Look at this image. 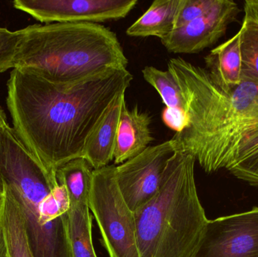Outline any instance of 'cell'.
<instances>
[{
	"instance_id": "6da1fadb",
	"label": "cell",
	"mask_w": 258,
	"mask_h": 257,
	"mask_svg": "<svg viewBox=\"0 0 258 257\" xmlns=\"http://www.w3.org/2000/svg\"><path fill=\"white\" fill-rule=\"evenodd\" d=\"M133 79L111 69L72 84L51 82L14 68L7 81L8 110L18 138L51 172L83 158L91 134Z\"/></svg>"
},
{
	"instance_id": "7a4b0ae2",
	"label": "cell",
	"mask_w": 258,
	"mask_h": 257,
	"mask_svg": "<svg viewBox=\"0 0 258 257\" xmlns=\"http://www.w3.org/2000/svg\"><path fill=\"white\" fill-rule=\"evenodd\" d=\"M168 69L177 80L186 106L188 125L173 137L176 150L192 154L202 168H225L258 187V83L242 78L224 90L206 68L181 57L171 58Z\"/></svg>"
},
{
	"instance_id": "3957f363",
	"label": "cell",
	"mask_w": 258,
	"mask_h": 257,
	"mask_svg": "<svg viewBox=\"0 0 258 257\" xmlns=\"http://www.w3.org/2000/svg\"><path fill=\"white\" fill-rule=\"evenodd\" d=\"M22 33L13 69H29L51 82L75 84L128 66L116 33L101 24H33Z\"/></svg>"
},
{
	"instance_id": "277c9868",
	"label": "cell",
	"mask_w": 258,
	"mask_h": 257,
	"mask_svg": "<svg viewBox=\"0 0 258 257\" xmlns=\"http://www.w3.org/2000/svg\"><path fill=\"white\" fill-rule=\"evenodd\" d=\"M196 158L175 150L159 191L135 211L141 257H194L208 218L196 186Z\"/></svg>"
},
{
	"instance_id": "5b68a950",
	"label": "cell",
	"mask_w": 258,
	"mask_h": 257,
	"mask_svg": "<svg viewBox=\"0 0 258 257\" xmlns=\"http://www.w3.org/2000/svg\"><path fill=\"white\" fill-rule=\"evenodd\" d=\"M115 165L93 170L89 205L110 257H141L135 213L118 187Z\"/></svg>"
},
{
	"instance_id": "8992f818",
	"label": "cell",
	"mask_w": 258,
	"mask_h": 257,
	"mask_svg": "<svg viewBox=\"0 0 258 257\" xmlns=\"http://www.w3.org/2000/svg\"><path fill=\"white\" fill-rule=\"evenodd\" d=\"M174 140L149 146L142 153L116 167L118 187L134 213L159 191L168 160L175 152Z\"/></svg>"
},
{
	"instance_id": "52a82bcc",
	"label": "cell",
	"mask_w": 258,
	"mask_h": 257,
	"mask_svg": "<svg viewBox=\"0 0 258 257\" xmlns=\"http://www.w3.org/2000/svg\"><path fill=\"white\" fill-rule=\"evenodd\" d=\"M12 4L45 24H98L125 18L138 0H15Z\"/></svg>"
},
{
	"instance_id": "ba28073f",
	"label": "cell",
	"mask_w": 258,
	"mask_h": 257,
	"mask_svg": "<svg viewBox=\"0 0 258 257\" xmlns=\"http://www.w3.org/2000/svg\"><path fill=\"white\" fill-rule=\"evenodd\" d=\"M194 257H258V208L208 220Z\"/></svg>"
},
{
	"instance_id": "9c48e42d",
	"label": "cell",
	"mask_w": 258,
	"mask_h": 257,
	"mask_svg": "<svg viewBox=\"0 0 258 257\" xmlns=\"http://www.w3.org/2000/svg\"><path fill=\"white\" fill-rule=\"evenodd\" d=\"M240 9L233 0H217L206 15L174 29L161 42L174 54H197L216 43L234 22Z\"/></svg>"
},
{
	"instance_id": "30bf717a",
	"label": "cell",
	"mask_w": 258,
	"mask_h": 257,
	"mask_svg": "<svg viewBox=\"0 0 258 257\" xmlns=\"http://www.w3.org/2000/svg\"><path fill=\"white\" fill-rule=\"evenodd\" d=\"M125 95L123 92L116 97L86 142L83 158L94 170L109 165L114 158L121 113L125 104Z\"/></svg>"
},
{
	"instance_id": "8fae6325",
	"label": "cell",
	"mask_w": 258,
	"mask_h": 257,
	"mask_svg": "<svg viewBox=\"0 0 258 257\" xmlns=\"http://www.w3.org/2000/svg\"><path fill=\"white\" fill-rule=\"evenodd\" d=\"M151 117L138 107L128 110L124 104L121 113L114 152L115 164H122L142 153L153 140Z\"/></svg>"
},
{
	"instance_id": "7c38bea8",
	"label": "cell",
	"mask_w": 258,
	"mask_h": 257,
	"mask_svg": "<svg viewBox=\"0 0 258 257\" xmlns=\"http://www.w3.org/2000/svg\"><path fill=\"white\" fill-rule=\"evenodd\" d=\"M211 79L224 90L239 85L242 81L240 33L212 49L205 57Z\"/></svg>"
},
{
	"instance_id": "4fadbf2b",
	"label": "cell",
	"mask_w": 258,
	"mask_h": 257,
	"mask_svg": "<svg viewBox=\"0 0 258 257\" xmlns=\"http://www.w3.org/2000/svg\"><path fill=\"white\" fill-rule=\"evenodd\" d=\"M180 0H156L148 10L140 17L126 30L130 36L162 38L174 29L176 14Z\"/></svg>"
},
{
	"instance_id": "5bb4252c",
	"label": "cell",
	"mask_w": 258,
	"mask_h": 257,
	"mask_svg": "<svg viewBox=\"0 0 258 257\" xmlns=\"http://www.w3.org/2000/svg\"><path fill=\"white\" fill-rule=\"evenodd\" d=\"M3 188V202L0 220L7 243L9 257H33L29 247L19 206L6 186Z\"/></svg>"
},
{
	"instance_id": "9a60e30c",
	"label": "cell",
	"mask_w": 258,
	"mask_h": 257,
	"mask_svg": "<svg viewBox=\"0 0 258 257\" xmlns=\"http://www.w3.org/2000/svg\"><path fill=\"white\" fill-rule=\"evenodd\" d=\"M71 203L68 232L74 257H97L92 241V216L89 202Z\"/></svg>"
},
{
	"instance_id": "2e32d148",
	"label": "cell",
	"mask_w": 258,
	"mask_h": 257,
	"mask_svg": "<svg viewBox=\"0 0 258 257\" xmlns=\"http://www.w3.org/2000/svg\"><path fill=\"white\" fill-rule=\"evenodd\" d=\"M93 170L83 158L71 160L56 170L57 183L67 189L70 202H89Z\"/></svg>"
},
{
	"instance_id": "e0dca14e",
	"label": "cell",
	"mask_w": 258,
	"mask_h": 257,
	"mask_svg": "<svg viewBox=\"0 0 258 257\" xmlns=\"http://www.w3.org/2000/svg\"><path fill=\"white\" fill-rule=\"evenodd\" d=\"M144 79L153 86L170 110L186 113V102L181 89L169 70H161L154 66H146L142 69Z\"/></svg>"
},
{
	"instance_id": "ac0fdd59",
	"label": "cell",
	"mask_w": 258,
	"mask_h": 257,
	"mask_svg": "<svg viewBox=\"0 0 258 257\" xmlns=\"http://www.w3.org/2000/svg\"><path fill=\"white\" fill-rule=\"evenodd\" d=\"M240 33L242 78L258 83V24L245 14Z\"/></svg>"
},
{
	"instance_id": "d6986e66",
	"label": "cell",
	"mask_w": 258,
	"mask_h": 257,
	"mask_svg": "<svg viewBox=\"0 0 258 257\" xmlns=\"http://www.w3.org/2000/svg\"><path fill=\"white\" fill-rule=\"evenodd\" d=\"M22 36V29L10 31L0 27V72L13 68L14 60Z\"/></svg>"
},
{
	"instance_id": "ffe728a7",
	"label": "cell",
	"mask_w": 258,
	"mask_h": 257,
	"mask_svg": "<svg viewBox=\"0 0 258 257\" xmlns=\"http://www.w3.org/2000/svg\"><path fill=\"white\" fill-rule=\"evenodd\" d=\"M217 0H180L176 14L174 29L183 27L206 15L216 4Z\"/></svg>"
},
{
	"instance_id": "44dd1931",
	"label": "cell",
	"mask_w": 258,
	"mask_h": 257,
	"mask_svg": "<svg viewBox=\"0 0 258 257\" xmlns=\"http://www.w3.org/2000/svg\"><path fill=\"white\" fill-rule=\"evenodd\" d=\"M162 121L165 125L177 133L181 132L188 125L187 113L165 107L162 113Z\"/></svg>"
},
{
	"instance_id": "7402d4cb",
	"label": "cell",
	"mask_w": 258,
	"mask_h": 257,
	"mask_svg": "<svg viewBox=\"0 0 258 257\" xmlns=\"http://www.w3.org/2000/svg\"><path fill=\"white\" fill-rule=\"evenodd\" d=\"M244 12L258 24V0H246L244 3Z\"/></svg>"
},
{
	"instance_id": "603a6c76",
	"label": "cell",
	"mask_w": 258,
	"mask_h": 257,
	"mask_svg": "<svg viewBox=\"0 0 258 257\" xmlns=\"http://www.w3.org/2000/svg\"><path fill=\"white\" fill-rule=\"evenodd\" d=\"M0 257H9L7 243H6V238H5L1 220H0Z\"/></svg>"
},
{
	"instance_id": "cb8c5ba5",
	"label": "cell",
	"mask_w": 258,
	"mask_h": 257,
	"mask_svg": "<svg viewBox=\"0 0 258 257\" xmlns=\"http://www.w3.org/2000/svg\"><path fill=\"white\" fill-rule=\"evenodd\" d=\"M7 125H9L7 122V116H6L4 110L0 107V128Z\"/></svg>"
},
{
	"instance_id": "d4e9b609",
	"label": "cell",
	"mask_w": 258,
	"mask_h": 257,
	"mask_svg": "<svg viewBox=\"0 0 258 257\" xmlns=\"http://www.w3.org/2000/svg\"><path fill=\"white\" fill-rule=\"evenodd\" d=\"M3 202V188L0 184V209H1L2 205Z\"/></svg>"
}]
</instances>
